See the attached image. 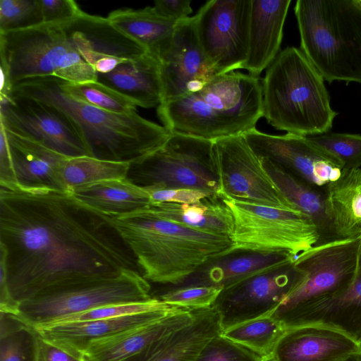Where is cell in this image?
<instances>
[{"mask_svg": "<svg viewBox=\"0 0 361 361\" xmlns=\"http://www.w3.org/2000/svg\"><path fill=\"white\" fill-rule=\"evenodd\" d=\"M294 262L223 289L213 305L222 332L239 324L270 315L290 290Z\"/></svg>", "mask_w": 361, "mask_h": 361, "instance_id": "obj_14", "label": "cell"}, {"mask_svg": "<svg viewBox=\"0 0 361 361\" xmlns=\"http://www.w3.org/2000/svg\"><path fill=\"white\" fill-rule=\"evenodd\" d=\"M253 150L305 183L318 188L337 180L342 169L306 136L267 134L254 128L243 135Z\"/></svg>", "mask_w": 361, "mask_h": 361, "instance_id": "obj_16", "label": "cell"}, {"mask_svg": "<svg viewBox=\"0 0 361 361\" xmlns=\"http://www.w3.org/2000/svg\"><path fill=\"white\" fill-rule=\"evenodd\" d=\"M171 133L216 142L256 128L263 116L262 80L239 72L216 75L200 90L161 104Z\"/></svg>", "mask_w": 361, "mask_h": 361, "instance_id": "obj_4", "label": "cell"}, {"mask_svg": "<svg viewBox=\"0 0 361 361\" xmlns=\"http://www.w3.org/2000/svg\"><path fill=\"white\" fill-rule=\"evenodd\" d=\"M295 258L286 252H249L211 262L203 271L204 279L195 285L228 288L256 275L293 264Z\"/></svg>", "mask_w": 361, "mask_h": 361, "instance_id": "obj_31", "label": "cell"}, {"mask_svg": "<svg viewBox=\"0 0 361 361\" xmlns=\"http://www.w3.org/2000/svg\"><path fill=\"white\" fill-rule=\"evenodd\" d=\"M341 361H361V354H355L353 355L345 360H341Z\"/></svg>", "mask_w": 361, "mask_h": 361, "instance_id": "obj_46", "label": "cell"}, {"mask_svg": "<svg viewBox=\"0 0 361 361\" xmlns=\"http://www.w3.org/2000/svg\"><path fill=\"white\" fill-rule=\"evenodd\" d=\"M180 308L181 307L172 306L167 309L112 318L49 324L33 328L42 339L82 358V354L90 342L151 323Z\"/></svg>", "mask_w": 361, "mask_h": 361, "instance_id": "obj_20", "label": "cell"}, {"mask_svg": "<svg viewBox=\"0 0 361 361\" xmlns=\"http://www.w3.org/2000/svg\"><path fill=\"white\" fill-rule=\"evenodd\" d=\"M11 97L29 98L57 110L75 128L89 156L99 159L139 162L161 148L171 135L166 127L137 111L111 112L78 101L56 77L20 81L13 85Z\"/></svg>", "mask_w": 361, "mask_h": 361, "instance_id": "obj_2", "label": "cell"}, {"mask_svg": "<svg viewBox=\"0 0 361 361\" xmlns=\"http://www.w3.org/2000/svg\"><path fill=\"white\" fill-rule=\"evenodd\" d=\"M248 54L242 68L258 77L279 54L290 0H251Z\"/></svg>", "mask_w": 361, "mask_h": 361, "instance_id": "obj_24", "label": "cell"}, {"mask_svg": "<svg viewBox=\"0 0 361 361\" xmlns=\"http://www.w3.org/2000/svg\"><path fill=\"white\" fill-rule=\"evenodd\" d=\"M359 353L357 342L348 335L313 324L285 329L271 356L276 361H341Z\"/></svg>", "mask_w": 361, "mask_h": 361, "instance_id": "obj_19", "label": "cell"}, {"mask_svg": "<svg viewBox=\"0 0 361 361\" xmlns=\"http://www.w3.org/2000/svg\"><path fill=\"white\" fill-rule=\"evenodd\" d=\"M0 121L14 133L31 138L68 157L89 156L71 123L55 109L25 97L0 104Z\"/></svg>", "mask_w": 361, "mask_h": 361, "instance_id": "obj_15", "label": "cell"}, {"mask_svg": "<svg viewBox=\"0 0 361 361\" xmlns=\"http://www.w3.org/2000/svg\"><path fill=\"white\" fill-rule=\"evenodd\" d=\"M71 21L0 32V61L6 65L13 87L25 79L46 76L76 84L97 81V73L76 47Z\"/></svg>", "mask_w": 361, "mask_h": 361, "instance_id": "obj_7", "label": "cell"}, {"mask_svg": "<svg viewBox=\"0 0 361 361\" xmlns=\"http://www.w3.org/2000/svg\"><path fill=\"white\" fill-rule=\"evenodd\" d=\"M209 163L219 182V197L226 195L262 205L299 209L283 194L267 171L262 158L243 135L214 142Z\"/></svg>", "mask_w": 361, "mask_h": 361, "instance_id": "obj_12", "label": "cell"}, {"mask_svg": "<svg viewBox=\"0 0 361 361\" xmlns=\"http://www.w3.org/2000/svg\"><path fill=\"white\" fill-rule=\"evenodd\" d=\"M219 198L233 216L230 238L234 252H286L296 258L319 242L312 219L299 209L262 205L226 195Z\"/></svg>", "mask_w": 361, "mask_h": 361, "instance_id": "obj_9", "label": "cell"}, {"mask_svg": "<svg viewBox=\"0 0 361 361\" xmlns=\"http://www.w3.org/2000/svg\"><path fill=\"white\" fill-rule=\"evenodd\" d=\"M39 361H84L39 336Z\"/></svg>", "mask_w": 361, "mask_h": 361, "instance_id": "obj_45", "label": "cell"}, {"mask_svg": "<svg viewBox=\"0 0 361 361\" xmlns=\"http://www.w3.org/2000/svg\"><path fill=\"white\" fill-rule=\"evenodd\" d=\"M357 344H358V346H359V349H360V353L361 354V336L359 338V339L357 340Z\"/></svg>", "mask_w": 361, "mask_h": 361, "instance_id": "obj_50", "label": "cell"}, {"mask_svg": "<svg viewBox=\"0 0 361 361\" xmlns=\"http://www.w3.org/2000/svg\"><path fill=\"white\" fill-rule=\"evenodd\" d=\"M262 361H276V360L271 355V356H267V357H263Z\"/></svg>", "mask_w": 361, "mask_h": 361, "instance_id": "obj_48", "label": "cell"}, {"mask_svg": "<svg viewBox=\"0 0 361 361\" xmlns=\"http://www.w3.org/2000/svg\"><path fill=\"white\" fill-rule=\"evenodd\" d=\"M260 157L267 171L283 194L298 209L312 219L319 237L316 245L334 241L326 214L324 188L313 187L287 172L270 159Z\"/></svg>", "mask_w": 361, "mask_h": 361, "instance_id": "obj_32", "label": "cell"}, {"mask_svg": "<svg viewBox=\"0 0 361 361\" xmlns=\"http://www.w3.org/2000/svg\"><path fill=\"white\" fill-rule=\"evenodd\" d=\"M77 199L109 216H120L137 212L150 204V195L145 186L129 179L99 181L73 189Z\"/></svg>", "mask_w": 361, "mask_h": 361, "instance_id": "obj_29", "label": "cell"}, {"mask_svg": "<svg viewBox=\"0 0 361 361\" xmlns=\"http://www.w3.org/2000/svg\"><path fill=\"white\" fill-rule=\"evenodd\" d=\"M214 142L171 133L161 148L130 164L127 178L141 186L198 190L219 197V182L209 163Z\"/></svg>", "mask_w": 361, "mask_h": 361, "instance_id": "obj_11", "label": "cell"}, {"mask_svg": "<svg viewBox=\"0 0 361 361\" xmlns=\"http://www.w3.org/2000/svg\"><path fill=\"white\" fill-rule=\"evenodd\" d=\"M193 321L121 361H195L204 345L221 334L220 318L213 307L195 309Z\"/></svg>", "mask_w": 361, "mask_h": 361, "instance_id": "obj_22", "label": "cell"}, {"mask_svg": "<svg viewBox=\"0 0 361 361\" xmlns=\"http://www.w3.org/2000/svg\"><path fill=\"white\" fill-rule=\"evenodd\" d=\"M284 331L282 325L269 315L232 326L221 334L264 357L271 355Z\"/></svg>", "mask_w": 361, "mask_h": 361, "instance_id": "obj_34", "label": "cell"}, {"mask_svg": "<svg viewBox=\"0 0 361 361\" xmlns=\"http://www.w3.org/2000/svg\"><path fill=\"white\" fill-rule=\"evenodd\" d=\"M106 18L116 30L157 57L170 45L178 23L162 16L153 6L116 9Z\"/></svg>", "mask_w": 361, "mask_h": 361, "instance_id": "obj_28", "label": "cell"}, {"mask_svg": "<svg viewBox=\"0 0 361 361\" xmlns=\"http://www.w3.org/2000/svg\"><path fill=\"white\" fill-rule=\"evenodd\" d=\"M150 285L142 274L126 269L116 276L87 281L39 295L20 302L14 314L28 326L112 305L151 300Z\"/></svg>", "mask_w": 361, "mask_h": 361, "instance_id": "obj_10", "label": "cell"}, {"mask_svg": "<svg viewBox=\"0 0 361 361\" xmlns=\"http://www.w3.org/2000/svg\"><path fill=\"white\" fill-rule=\"evenodd\" d=\"M325 210L334 240L361 238V167L326 185Z\"/></svg>", "mask_w": 361, "mask_h": 361, "instance_id": "obj_27", "label": "cell"}, {"mask_svg": "<svg viewBox=\"0 0 361 361\" xmlns=\"http://www.w3.org/2000/svg\"><path fill=\"white\" fill-rule=\"evenodd\" d=\"M223 288L212 285H190L170 290L159 299L171 306L186 309H203L213 306Z\"/></svg>", "mask_w": 361, "mask_h": 361, "instance_id": "obj_39", "label": "cell"}, {"mask_svg": "<svg viewBox=\"0 0 361 361\" xmlns=\"http://www.w3.org/2000/svg\"><path fill=\"white\" fill-rule=\"evenodd\" d=\"M360 246L361 238L338 240L300 254L292 288L270 316L283 327L305 308L345 290L357 274Z\"/></svg>", "mask_w": 361, "mask_h": 361, "instance_id": "obj_8", "label": "cell"}, {"mask_svg": "<svg viewBox=\"0 0 361 361\" xmlns=\"http://www.w3.org/2000/svg\"><path fill=\"white\" fill-rule=\"evenodd\" d=\"M130 163L103 160L90 156L68 157L63 166V179L71 192L73 189L99 181L126 178Z\"/></svg>", "mask_w": 361, "mask_h": 361, "instance_id": "obj_33", "label": "cell"}, {"mask_svg": "<svg viewBox=\"0 0 361 361\" xmlns=\"http://www.w3.org/2000/svg\"><path fill=\"white\" fill-rule=\"evenodd\" d=\"M5 130L18 182L17 187L68 192L62 173L68 157L31 138L6 128Z\"/></svg>", "mask_w": 361, "mask_h": 361, "instance_id": "obj_21", "label": "cell"}, {"mask_svg": "<svg viewBox=\"0 0 361 361\" xmlns=\"http://www.w3.org/2000/svg\"><path fill=\"white\" fill-rule=\"evenodd\" d=\"M62 88L73 99L99 109L119 114L137 111L131 99L99 82L71 83L61 79Z\"/></svg>", "mask_w": 361, "mask_h": 361, "instance_id": "obj_35", "label": "cell"}, {"mask_svg": "<svg viewBox=\"0 0 361 361\" xmlns=\"http://www.w3.org/2000/svg\"><path fill=\"white\" fill-rule=\"evenodd\" d=\"M300 50L324 80L361 83V10L353 0H298Z\"/></svg>", "mask_w": 361, "mask_h": 361, "instance_id": "obj_6", "label": "cell"}, {"mask_svg": "<svg viewBox=\"0 0 361 361\" xmlns=\"http://www.w3.org/2000/svg\"><path fill=\"white\" fill-rule=\"evenodd\" d=\"M97 80L131 99L137 106L157 108L162 102L160 61L149 51L109 73L97 75Z\"/></svg>", "mask_w": 361, "mask_h": 361, "instance_id": "obj_26", "label": "cell"}, {"mask_svg": "<svg viewBox=\"0 0 361 361\" xmlns=\"http://www.w3.org/2000/svg\"><path fill=\"white\" fill-rule=\"evenodd\" d=\"M353 2L361 10V0H353Z\"/></svg>", "mask_w": 361, "mask_h": 361, "instance_id": "obj_49", "label": "cell"}, {"mask_svg": "<svg viewBox=\"0 0 361 361\" xmlns=\"http://www.w3.org/2000/svg\"><path fill=\"white\" fill-rule=\"evenodd\" d=\"M78 22L75 44L81 56L97 75L109 73L118 65L147 51L116 30L106 18L82 11Z\"/></svg>", "mask_w": 361, "mask_h": 361, "instance_id": "obj_18", "label": "cell"}, {"mask_svg": "<svg viewBox=\"0 0 361 361\" xmlns=\"http://www.w3.org/2000/svg\"><path fill=\"white\" fill-rule=\"evenodd\" d=\"M263 357L221 334L209 341L195 361H262Z\"/></svg>", "mask_w": 361, "mask_h": 361, "instance_id": "obj_40", "label": "cell"}, {"mask_svg": "<svg viewBox=\"0 0 361 361\" xmlns=\"http://www.w3.org/2000/svg\"><path fill=\"white\" fill-rule=\"evenodd\" d=\"M0 257L18 305L126 269L140 272L111 216L54 190L0 188Z\"/></svg>", "mask_w": 361, "mask_h": 361, "instance_id": "obj_1", "label": "cell"}, {"mask_svg": "<svg viewBox=\"0 0 361 361\" xmlns=\"http://www.w3.org/2000/svg\"><path fill=\"white\" fill-rule=\"evenodd\" d=\"M42 23L39 0H1L0 32Z\"/></svg>", "mask_w": 361, "mask_h": 361, "instance_id": "obj_38", "label": "cell"}, {"mask_svg": "<svg viewBox=\"0 0 361 361\" xmlns=\"http://www.w3.org/2000/svg\"><path fill=\"white\" fill-rule=\"evenodd\" d=\"M158 58L161 104L200 90L216 75L200 44L194 16L177 23L170 45Z\"/></svg>", "mask_w": 361, "mask_h": 361, "instance_id": "obj_17", "label": "cell"}, {"mask_svg": "<svg viewBox=\"0 0 361 361\" xmlns=\"http://www.w3.org/2000/svg\"><path fill=\"white\" fill-rule=\"evenodd\" d=\"M0 185L1 188L6 189H13L18 186L6 130L1 122H0Z\"/></svg>", "mask_w": 361, "mask_h": 361, "instance_id": "obj_43", "label": "cell"}, {"mask_svg": "<svg viewBox=\"0 0 361 361\" xmlns=\"http://www.w3.org/2000/svg\"><path fill=\"white\" fill-rule=\"evenodd\" d=\"M324 78L302 51L282 50L262 80L263 116L275 128L310 136L329 132L338 114Z\"/></svg>", "mask_w": 361, "mask_h": 361, "instance_id": "obj_5", "label": "cell"}, {"mask_svg": "<svg viewBox=\"0 0 361 361\" xmlns=\"http://www.w3.org/2000/svg\"><path fill=\"white\" fill-rule=\"evenodd\" d=\"M42 23H62L75 19L83 11L73 0H39Z\"/></svg>", "mask_w": 361, "mask_h": 361, "instance_id": "obj_42", "label": "cell"}, {"mask_svg": "<svg viewBox=\"0 0 361 361\" xmlns=\"http://www.w3.org/2000/svg\"><path fill=\"white\" fill-rule=\"evenodd\" d=\"M145 187H147L149 191L150 203L169 202L177 204H196L207 199L218 197L211 192L198 190L163 188L154 185Z\"/></svg>", "mask_w": 361, "mask_h": 361, "instance_id": "obj_41", "label": "cell"}, {"mask_svg": "<svg viewBox=\"0 0 361 361\" xmlns=\"http://www.w3.org/2000/svg\"><path fill=\"white\" fill-rule=\"evenodd\" d=\"M306 137L313 145L340 166L342 170L361 167V135L329 131Z\"/></svg>", "mask_w": 361, "mask_h": 361, "instance_id": "obj_36", "label": "cell"}, {"mask_svg": "<svg viewBox=\"0 0 361 361\" xmlns=\"http://www.w3.org/2000/svg\"><path fill=\"white\" fill-rule=\"evenodd\" d=\"M357 274H361V246H360L359 257H358Z\"/></svg>", "mask_w": 361, "mask_h": 361, "instance_id": "obj_47", "label": "cell"}, {"mask_svg": "<svg viewBox=\"0 0 361 361\" xmlns=\"http://www.w3.org/2000/svg\"><path fill=\"white\" fill-rule=\"evenodd\" d=\"M39 339L27 324L0 336V361H39Z\"/></svg>", "mask_w": 361, "mask_h": 361, "instance_id": "obj_37", "label": "cell"}, {"mask_svg": "<svg viewBox=\"0 0 361 361\" xmlns=\"http://www.w3.org/2000/svg\"><path fill=\"white\" fill-rule=\"evenodd\" d=\"M111 218L148 281L183 283L207 263L234 252L229 236L195 230L144 209Z\"/></svg>", "mask_w": 361, "mask_h": 361, "instance_id": "obj_3", "label": "cell"}, {"mask_svg": "<svg viewBox=\"0 0 361 361\" xmlns=\"http://www.w3.org/2000/svg\"><path fill=\"white\" fill-rule=\"evenodd\" d=\"M251 0H211L195 18L201 47L216 75L242 68L247 59Z\"/></svg>", "mask_w": 361, "mask_h": 361, "instance_id": "obj_13", "label": "cell"}, {"mask_svg": "<svg viewBox=\"0 0 361 361\" xmlns=\"http://www.w3.org/2000/svg\"><path fill=\"white\" fill-rule=\"evenodd\" d=\"M195 310L180 308L149 324L93 341L82 354L84 361H121L159 338L191 323Z\"/></svg>", "mask_w": 361, "mask_h": 361, "instance_id": "obj_23", "label": "cell"}, {"mask_svg": "<svg viewBox=\"0 0 361 361\" xmlns=\"http://www.w3.org/2000/svg\"><path fill=\"white\" fill-rule=\"evenodd\" d=\"M191 0H157L154 1V9L162 16L179 22L189 18L192 10Z\"/></svg>", "mask_w": 361, "mask_h": 361, "instance_id": "obj_44", "label": "cell"}, {"mask_svg": "<svg viewBox=\"0 0 361 361\" xmlns=\"http://www.w3.org/2000/svg\"><path fill=\"white\" fill-rule=\"evenodd\" d=\"M216 198L196 204L152 202L144 209L155 216L195 230L230 237L233 231V216Z\"/></svg>", "mask_w": 361, "mask_h": 361, "instance_id": "obj_30", "label": "cell"}, {"mask_svg": "<svg viewBox=\"0 0 361 361\" xmlns=\"http://www.w3.org/2000/svg\"><path fill=\"white\" fill-rule=\"evenodd\" d=\"M313 324L334 328L357 341L361 336V274L345 290L300 311L283 328Z\"/></svg>", "mask_w": 361, "mask_h": 361, "instance_id": "obj_25", "label": "cell"}]
</instances>
